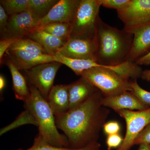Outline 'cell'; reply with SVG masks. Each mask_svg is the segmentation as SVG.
<instances>
[{
  "label": "cell",
  "instance_id": "22",
  "mask_svg": "<svg viewBox=\"0 0 150 150\" xmlns=\"http://www.w3.org/2000/svg\"><path fill=\"white\" fill-rule=\"evenodd\" d=\"M8 49L19 50L33 54L48 55L40 44L28 38L17 39Z\"/></svg>",
  "mask_w": 150,
  "mask_h": 150
},
{
  "label": "cell",
  "instance_id": "10",
  "mask_svg": "<svg viewBox=\"0 0 150 150\" xmlns=\"http://www.w3.org/2000/svg\"><path fill=\"white\" fill-rule=\"evenodd\" d=\"M58 52L71 59L96 61L94 38H70Z\"/></svg>",
  "mask_w": 150,
  "mask_h": 150
},
{
  "label": "cell",
  "instance_id": "24",
  "mask_svg": "<svg viewBox=\"0 0 150 150\" xmlns=\"http://www.w3.org/2000/svg\"><path fill=\"white\" fill-rule=\"evenodd\" d=\"M0 3L9 16L29 11L30 0H1Z\"/></svg>",
  "mask_w": 150,
  "mask_h": 150
},
{
  "label": "cell",
  "instance_id": "13",
  "mask_svg": "<svg viewBox=\"0 0 150 150\" xmlns=\"http://www.w3.org/2000/svg\"><path fill=\"white\" fill-rule=\"evenodd\" d=\"M102 104L115 112L122 110H143L150 107L142 103L131 91H127L115 96H103Z\"/></svg>",
  "mask_w": 150,
  "mask_h": 150
},
{
  "label": "cell",
  "instance_id": "18",
  "mask_svg": "<svg viewBox=\"0 0 150 150\" xmlns=\"http://www.w3.org/2000/svg\"><path fill=\"white\" fill-rule=\"evenodd\" d=\"M27 38L37 42L43 47L48 55L54 56L67 41L37 28Z\"/></svg>",
  "mask_w": 150,
  "mask_h": 150
},
{
  "label": "cell",
  "instance_id": "32",
  "mask_svg": "<svg viewBox=\"0 0 150 150\" xmlns=\"http://www.w3.org/2000/svg\"><path fill=\"white\" fill-rule=\"evenodd\" d=\"M9 16L6 13L4 9L0 4V32L1 35H2L8 24Z\"/></svg>",
  "mask_w": 150,
  "mask_h": 150
},
{
  "label": "cell",
  "instance_id": "30",
  "mask_svg": "<svg viewBox=\"0 0 150 150\" xmlns=\"http://www.w3.org/2000/svg\"><path fill=\"white\" fill-rule=\"evenodd\" d=\"M17 39L12 38H1L0 40V62L1 64L6 51Z\"/></svg>",
  "mask_w": 150,
  "mask_h": 150
},
{
  "label": "cell",
  "instance_id": "36",
  "mask_svg": "<svg viewBox=\"0 0 150 150\" xmlns=\"http://www.w3.org/2000/svg\"><path fill=\"white\" fill-rule=\"evenodd\" d=\"M139 146L138 150H150V144H143Z\"/></svg>",
  "mask_w": 150,
  "mask_h": 150
},
{
  "label": "cell",
  "instance_id": "12",
  "mask_svg": "<svg viewBox=\"0 0 150 150\" xmlns=\"http://www.w3.org/2000/svg\"><path fill=\"white\" fill-rule=\"evenodd\" d=\"M79 2V0H59L49 13L40 20L39 27L52 23H71Z\"/></svg>",
  "mask_w": 150,
  "mask_h": 150
},
{
  "label": "cell",
  "instance_id": "16",
  "mask_svg": "<svg viewBox=\"0 0 150 150\" xmlns=\"http://www.w3.org/2000/svg\"><path fill=\"white\" fill-rule=\"evenodd\" d=\"M47 101L55 118L66 113L69 109V84L54 86L49 92Z\"/></svg>",
  "mask_w": 150,
  "mask_h": 150
},
{
  "label": "cell",
  "instance_id": "17",
  "mask_svg": "<svg viewBox=\"0 0 150 150\" xmlns=\"http://www.w3.org/2000/svg\"><path fill=\"white\" fill-rule=\"evenodd\" d=\"M4 58L5 59H3L2 64L4 63L10 72L15 96L17 99L25 102L29 98L30 93L29 86H28L26 79L12 62L7 58Z\"/></svg>",
  "mask_w": 150,
  "mask_h": 150
},
{
  "label": "cell",
  "instance_id": "15",
  "mask_svg": "<svg viewBox=\"0 0 150 150\" xmlns=\"http://www.w3.org/2000/svg\"><path fill=\"white\" fill-rule=\"evenodd\" d=\"M98 91L94 86L82 77L69 84V110L83 103Z\"/></svg>",
  "mask_w": 150,
  "mask_h": 150
},
{
  "label": "cell",
  "instance_id": "8",
  "mask_svg": "<svg viewBox=\"0 0 150 150\" xmlns=\"http://www.w3.org/2000/svg\"><path fill=\"white\" fill-rule=\"evenodd\" d=\"M62 65L59 62H50L24 71L30 85L36 88L46 100L54 86L56 74Z\"/></svg>",
  "mask_w": 150,
  "mask_h": 150
},
{
  "label": "cell",
  "instance_id": "26",
  "mask_svg": "<svg viewBox=\"0 0 150 150\" xmlns=\"http://www.w3.org/2000/svg\"><path fill=\"white\" fill-rule=\"evenodd\" d=\"M132 92L138 99L146 106L150 107V92L142 88L137 82V80L131 81Z\"/></svg>",
  "mask_w": 150,
  "mask_h": 150
},
{
  "label": "cell",
  "instance_id": "20",
  "mask_svg": "<svg viewBox=\"0 0 150 150\" xmlns=\"http://www.w3.org/2000/svg\"><path fill=\"white\" fill-rule=\"evenodd\" d=\"M100 146L101 145L98 142L79 149L55 146L46 142L38 134L34 139L33 144L30 148L26 149H20L15 150H100Z\"/></svg>",
  "mask_w": 150,
  "mask_h": 150
},
{
  "label": "cell",
  "instance_id": "21",
  "mask_svg": "<svg viewBox=\"0 0 150 150\" xmlns=\"http://www.w3.org/2000/svg\"><path fill=\"white\" fill-rule=\"evenodd\" d=\"M38 28L67 41L70 38L71 25L68 23H52L40 26Z\"/></svg>",
  "mask_w": 150,
  "mask_h": 150
},
{
  "label": "cell",
  "instance_id": "11",
  "mask_svg": "<svg viewBox=\"0 0 150 150\" xmlns=\"http://www.w3.org/2000/svg\"><path fill=\"white\" fill-rule=\"evenodd\" d=\"M4 57L12 62L19 71H26L41 64L56 62L55 56L9 49L6 51Z\"/></svg>",
  "mask_w": 150,
  "mask_h": 150
},
{
  "label": "cell",
  "instance_id": "29",
  "mask_svg": "<svg viewBox=\"0 0 150 150\" xmlns=\"http://www.w3.org/2000/svg\"><path fill=\"white\" fill-rule=\"evenodd\" d=\"M150 144V123L139 134L134 142V145Z\"/></svg>",
  "mask_w": 150,
  "mask_h": 150
},
{
  "label": "cell",
  "instance_id": "5",
  "mask_svg": "<svg viewBox=\"0 0 150 150\" xmlns=\"http://www.w3.org/2000/svg\"><path fill=\"white\" fill-rule=\"evenodd\" d=\"M101 6L100 0H79L71 23L70 38H94Z\"/></svg>",
  "mask_w": 150,
  "mask_h": 150
},
{
  "label": "cell",
  "instance_id": "23",
  "mask_svg": "<svg viewBox=\"0 0 150 150\" xmlns=\"http://www.w3.org/2000/svg\"><path fill=\"white\" fill-rule=\"evenodd\" d=\"M59 0H30L29 11L39 20L45 17Z\"/></svg>",
  "mask_w": 150,
  "mask_h": 150
},
{
  "label": "cell",
  "instance_id": "2",
  "mask_svg": "<svg viewBox=\"0 0 150 150\" xmlns=\"http://www.w3.org/2000/svg\"><path fill=\"white\" fill-rule=\"evenodd\" d=\"M134 35L106 24L98 17L94 40L96 61L103 66H118L128 61Z\"/></svg>",
  "mask_w": 150,
  "mask_h": 150
},
{
  "label": "cell",
  "instance_id": "3",
  "mask_svg": "<svg viewBox=\"0 0 150 150\" xmlns=\"http://www.w3.org/2000/svg\"><path fill=\"white\" fill-rule=\"evenodd\" d=\"M139 73L138 66L127 61L118 66L94 67L86 70L81 76L106 97L132 91L129 79L137 78Z\"/></svg>",
  "mask_w": 150,
  "mask_h": 150
},
{
  "label": "cell",
  "instance_id": "4",
  "mask_svg": "<svg viewBox=\"0 0 150 150\" xmlns=\"http://www.w3.org/2000/svg\"><path fill=\"white\" fill-rule=\"evenodd\" d=\"M29 86L30 96L24 102V106L35 118L39 131L38 134L52 146L70 148L67 137L58 131L56 118L47 100L36 88L31 85Z\"/></svg>",
  "mask_w": 150,
  "mask_h": 150
},
{
  "label": "cell",
  "instance_id": "14",
  "mask_svg": "<svg viewBox=\"0 0 150 150\" xmlns=\"http://www.w3.org/2000/svg\"><path fill=\"white\" fill-rule=\"evenodd\" d=\"M131 33L134 38L128 62L135 63L150 51V23L134 30Z\"/></svg>",
  "mask_w": 150,
  "mask_h": 150
},
{
  "label": "cell",
  "instance_id": "34",
  "mask_svg": "<svg viewBox=\"0 0 150 150\" xmlns=\"http://www.w3.org/2000/svg\"><path fill=\"white\" fill-rule=\"evenodd\" d=\"M141 78L144 80L150 82V69L143 71Z\"/></svg>",
  "mask_w": 150,
  "mask_h": 150
},
{
  "label": "cell",
  "instance_id": "28",
  "mask_svg": "<svg viewBox=\"0 0 150 150\" xmlns=\"http://www.w3.org/2000/svg\"><path fill=\"white\" fill-rule=\"evenodd\" d=\"M123 140V138L119 134L108 135L106 142L108 150L118 148L122 144Z\"/></svg>",
  "mask_w": 150,
  "mask_h": 150
},
{
  "label": "cell",
  "instance_id": "27",
  "mask_svg": "<svg viewBox=\"0 0 150 150\" xmlns=\"http://www.w3.org/2000/svg\"><path fill=\"white\" fill-rule=\"evenodd\" d=\"M101 6L107 8L121 10L129 5L131 0H100Z\"/></svg>",
  "mask_w": 150,
  "mask_h": 150
},
{
  "label": "cell",
  "instance_id": "6",
  "mask_svg": "<svg viewBox=\"0 0 150 150\" xmlns=\"http://www.w3.org/2000/svg\"><path fill=\"white\" fill-rule=\"evenodd\" d=\"M126 121V131L121 146L116 150H129L137 136L150 123V108L143 110H122L117 112Z\"/></svg>",
  "mask_w": 150,
  "mask_h": 150
},
{
  "label": "cell",
  "instance_id": "7",
  "mask_svg": "<svg viewBox=\"0 0 150 150\" xmlns=\"http://www.w3.org/2000/svg\"><path fill=\"white\" fill-rule=\"evenodd\" d=\"M117 13L124 24L123 29L131 33L150 23V0H131L126 8Z\"/></svg>",
  "mask_w": 150,
  "mask_h": 150
},
{
  "label": "cell",
  "instance_id": "1",
  "mask_svg": "<svg viewBox=\"0 0 150 150\" xmlns=\"http://www.w3.org/2000/svg\"><path fill=\"white\" fill-rule=\"evenodd\" d=\"M99 90L86 101L56 118V126L64 132L70 148L79 149L97 142L110 113L102 104Z\"/></svg>",
  "mask_w": 150,
  "mask_h": 150
},
{
  "label": "cell",
  "instance_id": "25",
  "mask_svg": "<svg viewBox=\"0 0 150 150\" xmlns=\"http://www.w3.org/2000/svg\"><path fill=\"white\" fill-rule=\"evenodd\" d=\"M27 123H30L37 126V122L33 115L29 111L25 109V111L21 112V114L19 115L13 123H11L9 126L4 127L1 130L0 132L1 135V136L7 131L13 129L14 128Z\"/></svg>",
  "mask_w": 150,
  "mask_h": 150
},
{
  "label": "cell",
  "instance_id": "33",
  "mask_svg": "<svg viewBox=\"0 0 150 150\" xmlns=\"http://www.w3.org/2000/svg\"><path fill=\"white\" fill-rule=\"evenodd\" d=\"M135 63L139 66L144 65L149 66L150 65V51L144 56H142L135 62Z\"/></svg>",
  "mask_w": 150,
  "mask_h": 150
},
{
  "label": "cell",
  "instance_id": "31",
  "mask_svg": "<svg viewBox=\"0 0 150 150\" xmlns=\"http://www.w3.org/2000/svg\"><path fill=\"white\" fill-rule=\"evenodd\" d=\"M103 129L105 133L108 135H113L119 134L121 127L117 121H110L105 123Z\"/></svg>",
  "mask_w": 150,
  "mask_h": 150
},
{
  "label": "cell",
  "instance_id": "9",
  "mask_svg": "<svg viewBox=\"0 0 150 150\" xmlns=\"http://www.w3.org/2000/svg\"><path fill=\"white\" fill-rule=\"evenodd\" d=\"M39 21L29 11L9 16L8 24L1 38H27L39 27Z\"/></svg>",
  "mask_w": 150,
  "mask_h": 150
},
{
  "label": "cell",
  "instance_id": "19",
  "mask_svg": "<svg viewBox=\"0 0 150 150\" xmlns=\"http://www.w3.org/2000/svg\"><path fill=\"white\" fill-rule=\"evenodd\" d=\"M54 56L56 62L66 65L78 76H81L85 71L91 68L105 66L100 64L93 60L71 59L63 56L59 52H57Z\"/></svg>",
  "mask_w": 150,
  "mask_h": 150
},
{
  "label": "cell",
  "instance_id": "35",
  "mask_svg": "<svg viewBox=\"0 0 150 150\" xmlns=\"http://www.w3.org/2000/svg\"><path fill=\"white\" fill-rule=\"evenodd\" d=\"M6 86V79L3 75H0V91L1 93L5 88Z\"/></svg>",
  "mask_w": 150,
  "mask_h": 150
}]
</instances>
